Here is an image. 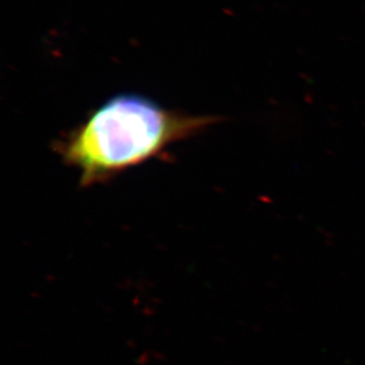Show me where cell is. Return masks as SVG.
I'll list each match as a JSON object with an SVG mask.
<instances>
[{"instance_id": "cell-1", "label": "cell", "mask_w": 365, "mask_h": 365, "mask_svg": "<svg viewBox=\"0 0 365 365\" xmlns=\"http://www.w3.org/2000/svg\"><path fill=\"white\" fill-rule=\"evenodd\" d=\"M217 120L169 110L138 93H120L69 131L58 141L57 152L78 170L81 186H93L159 158Z\"/></svg>"}]
</instances>
